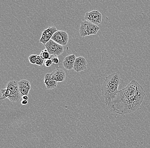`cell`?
Masks as SVG:
<instances>
[{
    "instance_id": "obj_7",
    "label": "cell",
    "mask_w": 150,
    "mask_h": 148,
    "mask_svg": "<svg viewBox=\"0 0 150 148\" xmlns=\"http://www.w3.org/2000/svg\"><path fill=\"white\" fill-rule=\"evenodd\" d=\"M51 39L55 42L63 46L66 45L68 43L69 36L66 32L58 30L52 35Z\"/></svg>"
},
{
    "instance_id": "obj_10",
    "label": "cell",
    "mask_w": 150,
    "mask_h": 148,
    "mask_svg": "<svg viewBox=\"0 0 150 148\" xmlns=\"http://www.w3.org/2000/svg\"><path fill=\"white\" fill-rule=\"evenodd\" d=\"M19 90L21 96L28 95L31 86L30 82L27 79H22L18 82Z\"/></svg>"
},
{
    "instance_id": "obj_4",
    "label": "cell",
    "mask_w": 150,
    "mask_h": 148,
    "mask_svg": "<svg viewBox=\"0 0 150 148\" xmlns=\"http://www.w3.org/2000/svg\"><path fill=\"white\" fill-rule=\"evenodd\" d=\"M6 88L11 91V94L8 98L11 102H18L22 98L19 90L18 82L13 80L9 81L6 84Z\"/></svg>"
},
{
    "instance_id": "obj_17",
    "label": "cell",
    "mask_w": 150,
    "mask_h": 148,
    "mask_svg": "<svg viewBox=\"0 0 150 148\" xmlns=\"http://www.w3.org/2000/svg\"><path fill=\"white\" fill-rule=\"evenodd\" d=\"M44 62H45V60L43 59L42 57H40V55H38V56H37V58H36L35 64L39 65V66H42Z\"/></svg>"
},
{
    "instance_id": "obj_20",
    "label": "cell",
    "mask_w": 150,
    "mask_h": 148,
    "mask_svg": "<svg viewBox=\"0 0 150 148\" xmlns=\"http://www.w3.org/2000/svg\"><path fill=\"white\" fill-rule=\"evenodd\" d=\"M28 101H26V100H22L21 102V104L22 105L25 106L26 105L28 104Z\"/></svg>"
},
{
    "instance_id": "obj_8",
    "label": "cell",
    "mask_w": 150,
    "mask_h": 148,
    "mask_svg": "<svg viewBox=\"0 0 150 148\" xmlns=\"http://www.w3.org/2000/svg\"><path fill=\"white\" fill-rule=\"evenodd\" d=\"M57 31L58 30L55 27H49L47 29L44 30L42 33V37L39 40V42L45 45L51 39L52 35Z\"/></svg>"
},
{
    "instance_id": "obj_5",
    "label": "cell",
    "mask_w": 150,
    "mask_h": 148,
    "mask_svg": "<svg viewBox=\"0 0 150 148\" xmlns=\"http://www.w3.org/2000/svg\"><path fill=\"white\" fill-rule=\"evenodd\" d=\"M46 49L50 55H56L59 56L63 53L64 51V47L57 43L55 42L53 40L50 39L46 45H45Z\"/></svg>"
},
{
    "instance_id": "obj_18",
    "label": "cell",
    "mask_w": 150,
    "mask_h": 148,
    "mask_svg": "<svg viewBox=\"0 0 150 148\" xmlns=\"http://www.w3.org/2000/svg\"><path fill=\"white\" fill-rule=\"evenodd\" d=\"M38 55H31L29 57V62L32 64H35V62H36V58H37Z\"/></svg>"
},
{
    "instance_id": "obj_19",
    "label": "cell",
    "mask_w": 150,
    "mask_h": 148,
    "mask_svg": "<svg viewBox=\"0 0 150 148\" xmlns=\"http://www.w3.org/2000/svg\"><path fill=\"white\" fill-rule=\"evenodd\" d=\"M45 64L46 67H49L52 65V62L50 59H48L46 60L45 61Z\"/></svg>"
},
{
    "instance_id": "obj_11",
    "label": "cell",
    "mask_w": 150,
    "mask_h": 148,
    "mask_svg": "<svg viewBox=\"0 0 150 148\" xmlns=\"http://www.w3.org/2000/svg\"><path fill=\"white\" fill-rule=\"evenodd\" d=\"M51 77L56 82H62L66 79V73L63 69L57 68L51 73Z\"/></svg>"
},
{
    "instance_id": "obj_13",
    "label": "cell",
    "mask_w": 150,
    "mask_h": 148,
    "mask_svg": "<svg viewBox=\"0 0 150 148\" xmlns=\"http://www.w3.org/2000/svg\"><path fill=\"white\" fill-rule=\"evenodd\" d=\"M44 83L48 90L55 89L57 86V82L52 79L51 74H47L45 75Z\"/></svg>"
},
{
    "instance_id": "obj_1",
    "label": "cell",
    "mask_w": 150,
    "mask_h": 148,
    "mask_svg": "<svg viewBox=\"0 0 150 148\" xmlns=\"http://www.w3.org/2000/svg\"><path fill=\"white\" fill-rule=\"evenodd\" d=\"M145 96L143 87L134 80H132L108 105L110 110L115 114L129 115L137 110L142 104Z\"/></svg>"
},
{
    "instance_id": "obj_15",
    "label": "cell",
    "mask_w": 150,
    "mask_h": 148,
    "mask_svg": "<svg viewBox=\"0 0 150 148\" xmlns=\"http://www.w3.org/2000/svg\"><path fill=\"white\" fill-rule=\"evenodd\" d=\"M40 56L43 59L46 60L50 59V55L46 49H44L41 51Z\"/></svg>"
},
{
    "instance_id": "obj_16",
    "label": "cell",
    "mask_w": 150,
    "mask_h": 148,
    "mask_svg": "<svg viewBox=\"0 0 150 148\" xmlns=\"http://www.w3.org/2000/svg\"><path fill=\"white\" fill-rule=\"evenodd\" d=\"M49 59L51 60L53 64H58L59 62V59L58 58V56H56V55H50Z\"/></svg>"
},
{
    "instance_id": "obj_14",
    "label": "cell",
    "mask_w": 150,
    "mask_h": 148,
    "mask_svg": "<svg viewBox=\"0 0 150 148\" xmlns=\"http://www.w3.org/2000/svg\"><path fill=\"white\" fill-rule=\"evenodd\" d=\"M1 92L2 93V96L0 99L1 100H4L6 98H8L11 94L10 91L6 88L4 89H2L1 90Z\"/></svg>"
},
{
    "instance_id": "obj_12",
    "label": "cell",
    "mask_w": 150,
    "mask_h": 148,
    "mask_svg": "<svg viewBox=\"0 0 150 148\" xmlns=\"http://www.w3.org/2000/svg\"><path fill=\"white\" fill-rule=\"evenodd\" d=\"M76 58V57L74 54H71L67 56L63 62L64 67L67 70L73 69Z\"/></svg>"
},
{
    "instance_id": "obj_9",
    "label": "cell",
    "mask_w": 150,
    "mask_h": 148,
    "mask_svg": "<svg viewBox=\"0 0 150 148\" xmlns=\"http://www.w3.org/2000/svg\"><path fill=\"white\" fill-rule=\"evenodd\" d=\"M87 66L88 63L85 58L79 57L76 58L73 69L76 72H80L85 70Z\"/></svg>"
},
{
    "instance_id": "obj_3",
    "label": "cell",
    "mask_w": 150,
    "mask_h": 148,
    "mask_svg": "<svg viewBox=\"0 0 150 148\" xmlns=\"http://www.w3.org/2000/svg\"><path fill=\"white\" fill-rule=\"evenodd\" d=\"M100 28L97 25L90 23L87 21H82L81 23L79 32L81 36L82 37L89 36L97 33Z\"/></svg>"
},
{
    "instance_id": "obj_21",
    "label": "cell",
    "mask_w": 150,
    "mask_h": 148,
    "mask_svg": "<svg viewBox=\"0 0 150 148\" xmlns=\"http://www.w3.org/2000/svg\"><path fill=\"white\" fill-rule=\"evenodd\" d=\"M22 99L23 100H26V101H28V99H29V97L28 95H24L22 96Z\"/></svg>"
},
{
    "instance_id": "obj_6",
    "label": "cell",
    "mask_w": 150,
    "mask_h": 148,
    "mask_svg": "<svg viewBox=\"0 0 150 148\" xmlns=\"http://www.w3.org/2000/svg\"><path fill=\"white\" fill-rule=\"evenodd\" d=\"M103 16L98 10H93L85 14V21L95 25L100 24L102 21Z\"/></svg>"
},
{
    "instance_id": "obj_2",
    "label": "cell",
    "mask_w": 150,
    "mask_h": 148,
    "mask_svg": "<svg viewBox=\"0 0 150 148\" xmlns=\"http://www.w3.org/2000/svg\"><path fill=\"white\" fill-rule=\"evenodd\" d=\"M120 83L121 78L117 73H113L106 78L101 90L106 105L108 106L117 95Z\"/></svg>"
}]
</instances>
